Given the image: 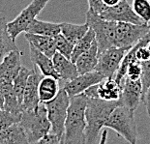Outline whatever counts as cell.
Returning <instances> with one entry per match:
<instances>
[{
  "mask_svg": "<svg viewBox=\"0 0 150 144\" xmlns=\"http://www.w3.org/2000/svg\"><path fill=\"white\" fill-rule=\"evenodd\" d=\"M119 104V101L108 102L100 98L87 97L85 108L86 143H96L101 131L105 127L111 111Z\"/></svg>",
  "mask_w": 150,
  "mask_h": 144,
  "instance_id": "obj_2",
  "label": "cell"
},
{
  "mask_svg": "<svg viewBox=\"0 0 150 144\" xmlns=\"http://www.w3.org/2000/svg\"><path fill=\"white\" fill-rule=\"evenodd\" d=\"M29 44V52H30V59L32 61L33 65L37 66L40 72L43 73L44 76H53L57 79H60L58 73H56L55 69H54L52 58H50L45 53L41 52L39 49L33 47L32 44Z\"/></svg>",
  "mask_w": 150,
  "mask_h": 144,
  "instance_id": "obj_17",
  "label": "cell"
},
{
  "mask_svg": "<svg viewBox=\"0 0 150 144\" xmlns=\"http://www.w3.org/2000/svg\"><path fill=\"white\" fill-rule=\"evenodd\" d=\"M54 40H55L56 52L64 55L67 58L71 59V54L73 49H74V44L70 43L61 33H59L56 37H54Z\"/></svg>",
  "mask_w": 150,
  "mask_h": 144,
  "instance_id": "obj_29",
  "label": "cell"
},
{
  "mask_svg": "<svg viewBox=\"0 0 150 144\" xmlns=\"http://www.w3.org/2000/svg\"><path fill=\"white\" fill-rule=\"evenodd\" d=\"M83 93L88 98H100L108 102H117L120 100L122 87L121 83H118L114 78H107L86 89Z\"/></svg>",
  "mask_w": 150,
  "mask_h": 144,
  "instance_id": "obj_10",
  "label": "cell"
},
{
  "mask_svg": "<svg viewBox=\"0 0 150 144\" xmlns=\"http://www.w3.org/2000/svg\"><path fill=\"white\" fill-rule=\"evenodd\" d=\"M30 73H31V70L27 69L26 67L22 66L20 73H18V76H16L14 81H13L14 90L16 92L18 101V103H20L21 105L22 104V100H23L24 90H25V87H26L27 79H28V76H29V75H30Z\"/></svg>",
  "mask_w": 150,
  "mask_h": 144,
  "instance_id": "obj_27",
  "label": "cell"
},
{
  "mask_svg": "<svg viewBox=\"0 0 150 144\" xmlns=\"http://www.w3.org/2000/svg\"><path fill=\"white\" fill-rule=\"evenodd\" d=\"M132 8L145 23H150V1L149 0H133Z\"/></svg>",
  "mask_w": 150,
  "mask_h": 144,
  "instance_id": "obj_28",
  "label": "cell"
},
{
  "mask_svg": "<svg viewBox=\"0 0 150 144\" xmlns=\"http://www.w3.org/2000/svg\"><path fill=\"white\" fill-rule=\"evenodd\" d=\"M62 142V138L57 134L49 132L39 140V144H59Z\"/></svg>",
  "mask_w": 150,
  "mask_h": 144,
  "instance_id": "obj_32",
  "label": "cell"
},
{
  "mask_svg": "<svg viewBox=\"0 0 150 144\" xmlns=\"http://www.w3.org/2000/svg\"><path fill=\"white\" fill-rule=\"evenodd\" d=\"M100 16L106 20L116 22H129L135 24L145 23L134 12L132 5L128 2V0H121L116 5L107 7Z\"/></svg>",
  "mask_w": 150,
  "mask_h": 144,
  "instance_id": "obj_11",
  "label": "cell"
},
{
  "mask_svg": "<svg viewBox=\"0 0 150 144\" xmlns=\"http://www.w3.org/2000/svg\"><path fill=\"white\" fill-rule=\"evenodd\" d=\"M25 40L28 42V44H32L41 52L45 53L50 58H52L54 53L56 52L55 40L52 37L25 32Z\"/></svg>",
  "mask_w": 150,
  "mask_h": 144,
  "instance_id": "obj_19",
  "label": "cell"
},
{
  "mask_svg": "<svg viewBox=\"0 0 150 144\" xmlns=\"http://www.w3.org/2000/svg\"><path fill=\"white\" fill-rule=\"evenodd\" d=\"M0 87H1L3 95H4V107H3V109L11 113L21 115V105L18 101L17 95H16V92L14 90V86H13V82L3 83V84H0Z\"/></svg>",
  "mask_w": 150,
  "mask_h": 144,
  "instance_id": "obj_23",
  "label": "cell"
},
{
  "mask_svg": "<svg viewBox=\"0 0 150 144\" xmlns=\"http://www.w3.org/2000/svg\"><path fill=\"white\" fill-rule=\"evenodd\" d=\"M50 0H32L27 7H25L18 17L12 21L7 22V29L12 39L16 41L17 37L22 32H26L38 15L44 10Z\"/></svg>",
  "mask_w": 150,
  "mask_h": 144,
  "instance_id": "obj_7",
  "label": "cell"
},
{
  "mask_svg": "<svg viewBox=\"0 0 150 144\" xmlns=\"http://www.w3.org/2000/svg\"><path fill=\"white\" fill-rule=\"evenodd\" d=\"M105 78H106L101 73L95 70V71L79 75L72 80L67 81L63 86V89L66 91L69 97H72V96L81 94L86 89L91 87L92 85L101 82Z\"/></svg>",
  "mask_w": 150,
  "mask_h": 144,
  "instance_id": "obj_13",
  "label": "cell"
},
{
  "mask_svg": "<svg viewBox=\"0 0 150 144\" xmlns=\"http://www.w3.org/2000/svg\"><path fill=\"white\" fill-rule=\"evenodd\" d=\"M21 67V52L20 50L9 52L0 63V84L14 81Z\"/></svg>",
  "mask_w": 150,
  "mask_h": 144,
  "instance_id": "obj_15",
  "label": "cell"
},
{
  "mask_svg": "<svg viewBox=\"0 0 150 144\" xmlns=\"http://www.w3.org/2000/svg\"><path fill=\"white\" fill-rule=\"evenodd\" d=\"M26 32L54 38L60 33V23L44 21V20H40L35 18V20L31 22V24L29 25V27H28Z\"/></svg>",
  "mask_w": 150,
  "mask_h": 144,
  "instance_id": "obj_24",
  "label": "cell"
},
{
  "mask_svg": "<svg viewBox=\"0 0 150 144\" xmlns=\"http://www.w3.org/2000/svg\"><path fill=\"white\" fill-rule=\"evenodd\" d=\"M87 97L84 93L70 97V104L65 120L63 144L86 143V119L85 108Z\"/></svg>",
  "mask_w": 150,
  "mask_h": 144,
  "instance_id": "obj_1",
  "label": "cell"
},
{
  "mask_svg": "<svg viewBox=\"0 0 150 144\" xmlns=\"http://www.w3.org/2000/svg\"><path fill=\"white\" fill-rule=\"evenodd\" d=\"M98 46L95 40L90 49L81 54L75 61L79 75L95 71L98 63Z\"/></svg>",
  "mask_w": 150,
  "mask_h": 144,
  "instance_id": "obj_18",
  "label": "cell"
},
{
  "mask_svg": "<svg viewBox=\"0 0 150 144\" xmlns=\"http://www.w3.org/2000/svg\"><path fill=\"white\" fill-rule=\"evenodd\" d=\"M28 143L26 136L20 122L15 123L0 132V144Z\"/></svg>",
  "mask_w": 150,
  "mask_h": 144,
  "instance_id": "obj_21",
  "label": "cell"
},
{
  "mask_svg": "<svg viewBox=\"0 0 150 144\" xmlns=\"http://www.w3.org/2000/svg\"><path fill=\"white\" fill-rule=\"evenodd\" d=\"M20 124L24 131L28 143H38L52 129L47 108L43 103H40L33 110L22 111Z\"/></svg>",
  "mask_w": 150,
  "mask_h": 144,
  "instance_id": "obj_3",
  "label": "cell"
},
{
  "mask_svg": "<svg viewBox=\"0 0 150 144\" xmlns=\"http://www.w3.org/2000/svg\"><path fill=\"white\" fill-rule=\"evenodd\" d=\"M95 41V33L94 31L89 27L88 31L86 32L85 35L79 40L78 43L74 44V49H73V52L71 54V60L75 63L76 58L85 52L86 50H88L91 47V46L93 44Z\"/></svg>",
  "mask_w": 150,
  "mask_h": 144,
  "instance_id": "obj_26",
  "label": "cell"
},
{
  "mask_svg": "<svg viewBox=\"0 0 150 144\" xmlns=\"http://www.w3.org/2000/svg\"><path fill=\"white\" fill-rule=\"evenodd\" d=\"M86 23L95 33L99 53L107 49L115 47L116 21L106 20L88 9L86 12Z\"/></svg>",
  "mask_w": 150,
  "mask_h": 144,
  "instance_id": "obj_5",
  "label": "cell"
},
{
  "mask_svg": "<svg viewBox=\"0 0 150 144\" xmlns=\"http://www.w3.org/2000/svg\"><path fill=\"white\" fill-rule=\"evenodd\" d=\"M21 115L11 113L7 110L0 108V132L13 124L18 123L21 121Z\"/></svg>",
  "mask_w": 150,
  "mask_h": 144,
  "instance_id": "obj_30",
  "label": "cell"
},
{
  "mask_svg": "<svg viewBox=\"0 0 150 144\" xmlns=\"http://www.w3.org/2000/svg\"><path fill=\"white\" fill-rule=\"evenodd\" d=\"M104 128L113 130L127 142L131 144L137 143L138 132L135 120V110L130 109L126 105L119 104L114 107Z\"/></svg>",
  "mask_w": 150,
  "mask_h": 144,
  "instance_id": "obj_4",
  "label": "cell"
},
{
  "mask_svg": "<svg viewBox=\"0 0 150 144\" xmlns=\"http://www.w3.org/2000/svg\"><path fill=\"white\" fill-rule=\"evenodd\" d=\"M122 93L120 97V104L126 105L130 109L136 110L142 101V83L140 79L132 80L124 78L121 81Z\"/></svg>",
  "mask_w": 150,
  "mask_h": 144,
  "instance_id": "obj_12",
  "label": "cell"
},
{
  "mask_svg": "<svg viewBox=\"0 0 150 144\" xmlns=\"http://www.w3.org/2000/svg\"><path fill=\"white\" fill-rule=\"evenodd\" d=\"M3 107H4V95H3L1 87H0V108L3 109Z\"/></svg>",
  "mask_w": 150,
  "mask_h": 144,
  "instance_id": "obj_36",
  "label": "cell"
},
{
  "mask_svg": "<svg viewBox=\"0 0 150 144\" xmlns=\"http://www.w3.org/2000/svg\"><path fill=\"white\" fill-rule=\"evenodd\" d=\"M52 62L54 69L58 73L60 79L69 81L79 76L76 64L71 59L67 58L59 52H55L52 56Z\"/></svg>",
  "mask_w": 150,
  "mask_h": 144,
  "instance_id": "obj_16",
  "label": "cell"
},
{
  "mask_svg": "<svg viewBox=\"0 0 150 144\" xmlns=\"http://www.w3.org/2000/svg\"><path fill=\"white\" fill-rule=\"evenodd\" d=\"M102 1H103V3L107 6V7H111V6L118 4L121 0H102Z\"/></svg>",
  "mask_w": 150,
  "mask_h": 144,
  "instance_id": "obj_35",
  "label": "cell"
},
{
  "mask_svg": "<svg viewBox=\"0 0 150 144\" xmlns=\"http://www.w3.org/2000/svg\"><path fill=\"white\" fill-rule=\"evenodd\" d=\"M142 103L144 104L145 107H146V111H147V114L150 117V84L147 88V91H146L145 95H144V98H143Z\"/></svg>",
  "mask_w": 150,
  "mask_h": 144,
  "instance_id": "obj_34",
  "label": "cell"
},
{
  "mask_svg": "<svg viewBox=\"0 0 150 144\" xmlns=\"http://www.w3.org/2000/svg\"><path fill=\"white\" fill-rule=\"evenodd\" d=\"M42 78L41 73L37 66L34 65V68L31 70V73L28 76L26 87H25L23 100L21 104V109L24 110H33L40 104L39 99V82Z\"/></svg>",
  "mask_w": 150,
  "mask_h": 144,
  "instance_id": "obj_14",
  "label": "cell"
},
{
  "mask_svg": "<svg viewBox=\"0 0 150 144\" xmlns=\"http://www.w3.org/2000/svg\"><path fill=\"white\" fill-rule=\"evenodd\" d=\"M17 49L18 47L16 44V41L12 39L8 32L6 18L0 17V63L9 52Z\"/></svg>",
  "mask_w": 150,
  "mask_h": 144,
  "instance_id": "obj_25",
  "label": "cell"
},
{
  "mask_svg": "<svg viewBox=\"0 0 150 144\" xmlns=\"http://www.w3.org/2000/svg\"><path fill=\"white\" fill-rule=\"evenodd\" d=\"M70 104V97L64 89H60L58 94L53 100L45 103V107L47 108V118H49L50 126V132L57 134L62 138L64 134L65 120L67 117Z\"/></svg>",
  "mask_w": 150,
  "mask_h": 144,
  "instance_id": "obj_6",
  "label": "cell"
},
{
  "mask_svg": "<svg viewBox=\"0 0 150 144\" xmlns=\"http://www.w3.org/2000/svg\"><path fill=\"white\" fill-rule=\"evenodd\" d=\"M87 1H88L89 9L98 15H101L102 12L107 8V6L104 4L102 0H87Z\"/></svg>",
  "mask_w": 150,
  "mask_h": 144,
  "instance_id": "obj_33",
  "label": "cell"
},
{
  "mask_svg": "<svg viewBox=\"0 0 150 144\" xmlns=\"http://www.w3.org/2000/svg\"><path fill=\"white\" fill-rule=\"evenodd\" d=\"M88 29L89 26L86 22L83 24L68 23V22L60 23V33L73 44L78 43L84 36Z\"/></svg>",
  "mask_w": 150,
  "mask_h": 144,
  "instance_id": "obj_22",
  "label": "cell"
},
{
  "mask_svg": "<svg viewBox=\"0 0 150 144\" xmlns=\"http://www.w3.org/2000/svg\"><path fill=\"white\" fill-rule=\"evenodd\" d=\"M58 80L59 79L50 76H44V78H41L38 88L40 103H47L56 97L60 90Z\"/></svg>",
  "mask_w": 150,
  "mask_h": 144,
  "instance_id": "obj_20",
  "label": "cell"
},
{
  "mask_svg": "<svg viewBox=\"0 0 150 144\" xmlns=\"http://www.w3.org/2000/svg\"><path fill=\"white\" fill-rule=\"evenodd\" d=\"M150 30V23L135 24L129 22H116L115 47L131 49L145 36Z\"/></svg>",
  "mask_w": 150,
  "mask_h": 144,
  "instance_id": "obj_8",
  "label": "cell"
},
{
  "mask_svg": "<svg viewBox=\"0 0 150 144\" xmlns=\"http://www.w3.org/2000/svg\"><path fill=\"white\" fill-rule=\"evenodd\" d=\"M129 49L112 47L98 53V63L95 70L105 78H114L120 63Z\"/></svg>",
  "mask_w": 150,
  "mask_h": 144,
  "instance_id": "obj_9",
  "label": "cell"
},
{
  "mask_svg": "<svg viewBox=\"0 0 150 144\" xmlns=\"http://www.w3.org/2000/svg\"><path fill=\"white\" fill-rule=\"evenodd\" d=\"M142 70L140 62L136 60V61L132 62L128 66L125 76L132 79V80H137V79H140V78H142Z\"/></svg>",
  "mask_w": 150,
  "mask_h": 144,
  "instance_id": "obj_31",
  "label": "cell"
}]
</instances>
